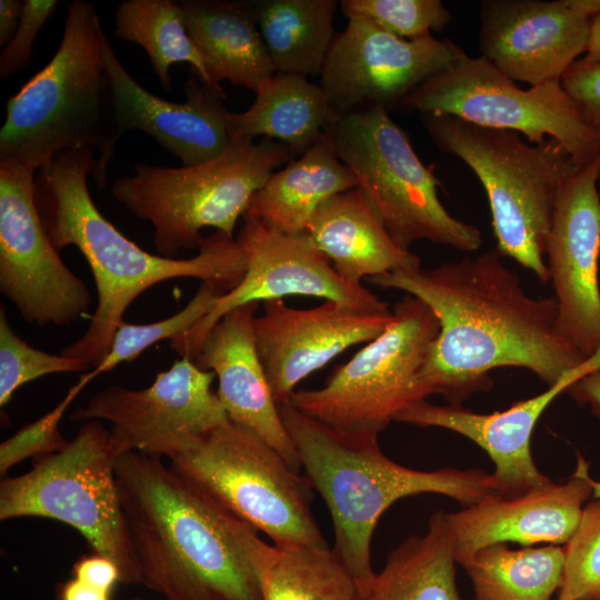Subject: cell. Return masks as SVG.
Here are the masks:
<instances>
[{
    "label": "cell",
    "mask_w": 600,
    "mask_h": 600,
    "mask_svg": "<svg viewBox=\"0 0 600 600\" xmlns=\"http://www.w3.org/2000/svg\"><path fill=\"white\" fill-rule=\"evenodd\" d=\"M500 257L489 250L368 279L418 298L436 316L439 333L420 373L428 397L460 406L490 389L489 372L501 367L527 369L549 387L588 359L560 333L554 297L529 296Z\"/></svg>",
    "instance_id": "cell-1"
},
{
    "label": "cell",
    "mask_w": 600,
    "mask_h": 600,
    "mask_svg": "<svg viewBox=\"0 0 600 600\" xmlns=\"http://www.w3.org/2000/svg\"><path fill=\"white\" fill-rule=\"evenodd\" d=\"M116 476L140 584L166 600H261L257 529L161 458L123 453Z\"/></svg>",
    "instance_id": "cell-2"
},
{
    "label": "cell",
    "mask_w": 600,
    "mask_h": 600,
    "mask_svg": "<svg viewBox=\"0 0 600 600\" xmlns=\"http://www.w3.org/2000/svg\"><path fill=\"white\" fill-rule=\"evenodd\" d=\"M97 154L93 149L57 153L34 176L37 209L54 249L76 247L87 260L97 288V308L83 334L61 353L98 367L131 303L151 287L176 278H194L222 294L246 273V256L236 238L216 231L198 253L171 259L144 251L122 234L96 207L87 178Z\"/></svg>",
    "instance_id": "cell-3"
},
{
    "label": "cell",
    "mask_w": 600,
    "mask_h": 600,
    "mask_svg": "<svg viewBox=\"0 0 600 600\" xmlns=\"http://www.w3.org/2000/svg\"><path fill=\"white\" fill-rule=\"evenodd\" d=\"M279 412L307 480L329 509L333 551L359 589L374 574L371 564L374 528L397 500L437 493L468 507L489 494H501L492 473L481 469H411L382 452L378 432L332 427L289 402L279 406Z\"/></svg>",
    "instance_id": "cell-4"
},
{
    "label": "cell",
    "mask_w": 600,
    "mask_h": 600,
    "mask_svg": "<svg viewBox=\"0 0 600 600\" xmlns=\"http://www.w3.org/2000/svg\"><path fill=\"white\" fill-rule=\"evenodd\" d=\"M102 23L93 3L73 0L67 7L62 39L51 60L6 106L0 130V161L38 171L69 149L97 151L92 177L107 184L116 149L103 63Z\"/></svg>",
    "instance_id": "cell-5"
},
{
    "label": "cell",
    "mask_w": 600,
    "mask_h": 600,
    "mask_svg": "<svg viewBox=\"0 0 600 600\" xmlns=\"http://www.w3.org/2000/svg\"><path fill=\"white\" fill-rule=\"evenodd\" d=\"M433 143L461 159L481 182L497 251L547 283L546 250L563 182L580 169L556 139L527 143L516 131L476 126L449 114H421Z\"/></svg>",
    "instance_id": "cell-6"
},
{
    "label": "cell",
    "mask_w": 600,
    "mask_h": 600,
    "mask_svg": "<svg viewBox=\"0 0 600 600\" xmlns=\"http://www.w3.org/2000/svg\"><path fill=\"white\" fill-rule=\"evenodd\" d=\"M293 157L286 146L269 139L232 140L220 156L197 166L136 163L132 174L113 182L111 193L152 224L158 254L176 259L183 250L199 249L206 228L234 238L253 194Z\"/></svg>",
    "instance_id": "cell-7"
},
{
    "label": "cell",
    "mask_w": 600,
    "mask_h": 600,
    "mask_svg": "<svg viewBox=\"0 0 600 600\" xmlns=\"http://www.w3.org/2000/svg\"><path fill=\"white\" fill-rule=\"evenodd\" d=\"M322 138L353 172L402 249L429 240L477 251L480 229L451 216L438 197L441 181L413 150L408 134L380 107L337 114Z\"/></svg>",
    "instance_id": "cell-8"
},
{
    "label": "cell",
    "mask_w": 600,
    "mask_h": 600,
    "mask_svg": "<svg viewBox=\"0 0 600 600\" xmlns=\"http://www.w3.org/2000/svg\"><path fill=\"white\" fill-rule=\"evenodd\" d=\"M112 437L87 421L61 450L37 458L28 472L0 482V520L40 517L63 522L93 552L117 563L121 582L140 584L121 508Z\"/></svg>",
    "instance_id": "cell-9"
},
{
    "label": "cell",
    "mask_w": 600,
    "mask_h": 600,
    "mask_svg": "<svg viewBox=\"0 0 600 600\" xmlns=\"http://www.w3.org/2000/svg\"><path fill=\"white\" fill-rule=\"evenodd\" d=\"M169 460L274 544L328 546L306 476L252 430L229 420Z\"/></svg>",
    "instance_id": "cell-10"
},
{
    "label": "cell",
    "mask_w": 600,
    "mask_h": 600,
    "mask_svg": "<svg viewBox=\"0 0 600 600\" xmlns=\"http://www.w3.org/2000/svg\"><path fill=\"white\" fill-rule=\"evenodd\" d=\"M438 333L433 312L407 294L393 306L381 334L339 366L323 387L297 390L289 403L332 427L380 433L428 398L420 373Z\"/></svg>",
    "instance_id": "cell-11"
},
{
    "label": "cell",
    "mask_w": 600,
    "mask_h": 600,
    "mask_svg": "<svg viewBox=\"0 0 600 600\" xmlns=\"http://www.w3.org/2000/svg\"><path fill=\"white\" fill-rule=\"evenodd\" d=\"M403 111L449 114L516 131L530 143L558 140L579 168L600 160V130L587 123L560 80L521 89L483 57L466 52L399 104Z\"/></svg>",
    "instance_id": "cell-12"
},
{
    "label": "cell",
    "mask_w": 600,
    "mask_h": 600,
    "mask_svg": "<svg viewBox=\"0 0 600 600\" xmlns=\"http://www.w3.org/2000/svg\"><path fill=\"white\" fill-rule=\"evenodd\" d=\"M212 371L180 358L143 389L109 386L69 418L107 421L118 456L140 452L171 459L200 437L229 421L211 386Z\"/></svg>",
    "instance_id": "cell-13"
},
{
    "label": "cell",
    "mask_w": 600,
    "mask_h": 600,
    "mask_svg": "<svg viewBox=\"0 0 600 600\" xmlns=\"http://www.w3.org/2000/svg\"><path fill=\"white\" fill-rule=\"evenodd\" d=\"M34 176L22 164L0 161V291L26 322L68 326L89 309L91 294L48 238Z\"/></svg>",
    "instance_id": "cell-14"
},
{
    "label": "cell",
    "mask_w": 600,
    "mask_h": 600,
    "mask_svg": "<svg viewBox=\"0 0 600 600\" xmlns=\"http://www.w3.org/2000/svg\"><path fill=\"white\" fill-rule=\"evenodd\" d=\"M242 218L236 239L246 256L244 277L234 289L219 296L211 310L191 329L170 341L181 358L194 360L210 329L231 310L251 302L300 294L333 301L358 312L391 311L369 289L341 278L306 233L286 234L251 217Z\"/></svg>",
    "instance_id": "cell-15"
},
{
    "label": "cell",
    "mask_w": 600,
    "mask_h": 600,
    "mask_svg": "<svg viewBox=\"0 0 600 600\" xmlns=\"http://www.w3.org/2000/svg\"><path fill=\"white\" fill-rule=\"evenodd\" d=\"M463 53L449 39L432 34L402 39L364 18L351 17L333 39L320 86L337 114L372 107L389 112Z\"/></svg>",
    "instance_id": "cell-16"
},
{
    "label": "cell",
    "mask_w": 600,
    "mask_h": 600,
    "mask_svg": "<svg viewBox=\"0 0 600 600\" xmlns=\"http://www.w3.org/2000/svg\"><path fill=\"white\" fill-rule=\"evenodd\" d=\"M600 160L562 184L546 250L560 333L586 358L600 350Z\"/></svg>",
    "instance_id": "cell-17"
},
{
    "label": "cell",
    "mask_w": 600,
    "mask_h": 600,
    "mask_svg": "<svg viewBox=\"0 0 600 600\" xmlns=\"http://www.w3.org/2000/svg\"><path fill=\"white\" fill-rule=\"evenodd\" d=\"M107 72L111 143L124 132L140 130L176 156L183 167L210 161L231 143L232 113L222 88L203 83L194 73L184 82L186 101L161 99L139 84L118 59L107 36L102 39Z\"/></svg>",
    "instance_id": "cell-18"
},
{
    "label": "cell",
    "mask_w": 600,
    "mask_h": 600,
    "mask_svg": "<svg viewBox=\"0 0 600 600\" xmlns=\"http://www.w3.org/2000/svg\"><path fill=\"white\" fill-rule=\"evenodd\" d=\"M391 319L392 309L366 313L329 300L311 309L291 308L282 299L263 302L253 336L276 403H288L304 378L346 349L377 338Z\"/></svg>",
    "instance_id": "cell-19"
},
{
    "label": "cell",
    "mask_w": 600,
    "mask_h": 600,
    "mask_svg": "<svg viewBox=\"0 0 600 600\" xmlns=\"http://www.w3.org/2000/svg\"><path fill=\"white\" fill-rule=\"evenodd\" d=\"M479 19L480 56L530 87L559 81L590 38L591 20L568 0H484Z\"/></svg>",
    "instance_id": "cell-20"
},
{
    "label": "cell",
    "mask_w": 600,
    "mask_h": 600,
    "mask_svg": "<svg viewBox=\"0 0 600 600\" xmlns=\"http://www.w3.org/2000/svg\"><path fill=\"white\" fill-rule=\"evenodd\" d=\"M589 463L579 456L573 474L520 496L489 494L456 512H443L457 564L480 549L516 542L566 546L573 536L586 502L593 496Z\"/></svg>",
    "instance_id": "cell-21"
},
{
    "label": "cell",
    "mask_w": 600,
    "mask_h": 600,
    "mask_svg": "<svg viewBox=\"0 0 600 600\" xmlns=\"http://www.w3.org/2000/svg\"><path fill=\"white\" fill-rule=\"evenodd\" d=\"M599 369L598 359L590 357L544 392L516 402L503 411L477 413L458 404L440 406L421 400L399 413L394 421L442 428L468 438L493 462L492 476L501 496H520L551 482L539 471L531 453V438L538 420L574 381Z\"/></svg>",
    "instance_id": "cell-22"
},
{
    "label": "cell",
    "mask_w": 600,
    "mask_h": 600,
    "mask_svg": "<svg viewBox=\"0 0 600 600\" xmlns=\"http://www.w3.org/2000/svg\"><path fill=\"white\" fill-rule=\"evenodd\" d=\"M258 307L259 302H251L224 314L210 329L193 361L216 373L217 394L229 420L256 432L299 472L296 447L281 420L254 341Z\"/></svg>",
    "instance_id": "cell-23"
},
{
    "label": "cell",
    "mask_w": 600,
    "mask_h": 600,
    "mask_svg": "<svg viewBox=\"0 0 600 600\" xmlns=\"http://www.w3.org/2000/svg\"><path fill=\"white\" fill-rule=\"evenodd\" d=\"M304 233L338 274L353 286H362L363 278L421 268L419 256L394 242L359 187L320 206Z\"/></svg>",
    "instance_id": "cell-24"
},
{
    "label": "cell",
    "mask_w": 600,
    "mask_h": 600,
    "mask_svg": "<svg viewBox=\"0 0 600 600\" xmlns=\"http://www.w3.org/2000/svg\"><path fill=\"white\" fill-rule=\"evenodd\" d=\"M188 34L203 58L210 86L230 81L254 92L276 73L250 1H177Z\"/></svg>",
    "instance_id": "cell-25"
},
{
    "label": "cell",
    "mask_w": 600,
    "mask_h": 600,
    "mask_svg": "<svg viewBox=\"0 0 600 600\" xmlns=\"http://www.w3.org/2000/svg\"><path fill=\"white\" fill-rule=\"evenodd\" d=\"M357 187L353 172L321 137L299 159L269 177L243 216L286 234H301L320 206Z\"/></svg>",
    "instance_id": "cell-26"
},
{
    "label": "cell",
    "mask_w": 600,
    "mask_h": 600,
    "mask_svg": "<svg viewBox=\"0 0 600 600\" xmlns=\"http://www.w3.org/2000/svg\"><path fill=\"white\" fill-rule=\"evenodd\" d=\"M337 116L320 84L308 78L276 72L256 91L247 110L232 113V140L257 137L286 146L293 156H302Z\"/></svg>",
    "instance_id": "cell-27"
},
{
    "label": "cell",
    "mask_w": 600,
    "mask_h": 600,
    "mask_svg": "<svg viewBox=\"0 0 600 600\" xmlns=\"http://www.w3.org/2000/svg\"><path fill=\"white\" fill-rule=\"evenodd\" d=\"M456 557L443 512L430 517L423 536L394 548L383 568L359 589L360 600H463Z\"/></svg>",
    "instance_id": "cell-28"
},
{
    "label": "cell",
    "mask_w": 600,
    "mask_h": 600,
    "mask_svg": "<svg viewBox=\"0 0 600 600\" xmlns=\"http://www.w3.org/2000/svg\"><path fill=\"white\" fill-rule=\"evenodd\" d=\"M261 600H360L359 586L329 546L269 544L251 550Z\"/></svg>",
    "instance_id": "cell-29"
},
{
    "label": "cell",
    "mask_w": 600,
    "mask_h": 600,
    "mask_svg": "<svg viewBox=\"0 0 600 600\" xmlns=\"http://www.w3.org/2000/svg\"><path fill=\"white\" fill-rule=\"evenodd\" d=\"M276 72L320 76L336 37V0L250 1Z\"/></svg>",
    "instance_id": "cell-30"
},
{
    "label": "cell",
    "mask_w": 600,
    "mask_h": 600,
    "mask_svg": "<svg viewBox=\"0 0 600 600\" xmlns=\"http://www.w3.org/2000/svg\"><path fill=\"white\" fill-rule=\"evenodd\" d=\"M476 600H550L564 576V546L511 549L494 543L463 566Z\"/></svg>",
    "instance_id": "cell-31"
},
{
    "label": "cell",
    "mask_w": 600,
    "mask_h": 600,
    "mask_svg": "<svg viewBox=\"0 0 600 600\" xmlns=\"http://www.w3.org/2000/svg\"><path fill=\"white\" fill-rule=\"evenodd\" d=\"M114 34L147 52L164 91L170 90V68L177 62L189 63L190 71L210 86L203 58L188 34L177 1H121L114 12Z\"/></svg>",
    "instance_id": "cell-32"
},
{
    "label": "cell",
    "mask_w": 600,
    "mask_h": 600,
    "mask_svg": "<svg viewBox=\"0 0 600 600\" xmlns=\"http://www.w3.org/2000/svg\"><path fill=\"white\" fill-rule=\"evenodd\" d=\"M222 293L209 283L201 282L196 294L174 314L149 323L122 322L117 329L111 348L103 361L92 371V378L113 370L123 362H131L154 343L173 340L191 329L213 307Z\"/></svg>",
    "instance_id": "cell-33"
},
{
    "label": "cell",
    "mask_w": 600,
    "mask_h": 600,
    "mask_svg": "<svg viewBox=\"0 0 600 600\" xmlns=\"http://www.w3.org/2000/svg\"><path fill=\"white\" fill-rule=\"evenodd\" d=\"M87 362L52 354L31 347L10 327L6 310L0 309V406L6 407L23 384L47 374L88 372Z\"/></svg>",
    "instance_id": "cell-34"
},
{
    "label": "cell",
    "mask_w": 600,
    "mask_h": 600,
    "mask_svg": "<svg viewBox=\"0 0 600 600\" xmlns=\"http://www.w3.org/2000/svg\"><path fill=\"white\" fill-rule=\"evenodd\" d=\"M347 18H364L402 39H418L442 30L452 19L439 0H342Z\"/></svg>",
    "instance_id": "cell-35"
},
{
    "label": "cell",
    "mask_w": 600,
    "mask_h": 600,
    "mask_svg": "<svg viewBox=\"0 0 600 600\" xmlns=\"http://www.w3.org/2000/svg\"><path fill=\"white\" fill-rule=\"evenodd\" d=\"M566 548L557 600H600V498L587 503Z\"/></svg>",
    "instance_id": "cell-36"
},
{
    "label": "cell",
    "mask_w": 600,
    "mask_h": 600,
    "mask_svg": "<svg viewBox=\"0 0 600 600\" xmlns=\"http://www.w3.org/2000/svg\"><path fill=\"white\" fill-rule=\"evenodd\" d=\"M92 379L90 371L83 373L52 410L23 426L12 437L1 442L0 473L2 476L11 467L29 457L40 458L66 447L68 440L60 432V421L73 399Z\"/></svg>",
    "instance_id": "cell-37"
},
{
    "label": "cell",
    "mask_w": 600,
    "mask_h": 600,
    "mask_svg": "<svg viewBox=\"0 0 600 600\" xmlns=\"http://www.w3.org/2000/svg\"><path fill=\"white\" fill-rule=\"evenodd\" d=\"M57 0H23L19 26L0 54V77L8 79L31 61L33 42L58 7Z\"/></svg>",
    "instance_id": "cell-38"
},
{
    "label": "cell",
    "mask_w": 600,
    "mask_h": 600,
    "mask_svg": "<svg viewBox=\"0 0 600 600\" xmlns=\"http://www.w3.org/2000/svg\"><path fill=\"white\" fill-rule=\"evenodd\" d=\"M560 82L587 123L600 130V61L578 59Z\"/></svg>",
    "instance_id": "cell-39"
},
{
    "label": "cell",
    "mask_w": 600,
    "mask_h": 600,
    "mask_svg": "<svg viewBox=\"0 0 600 600\" xmlns=\"http://www.w3.org/2000/svg\"><path fill=\"white\" fill-rule=\"evenodd\" d=\"M71 573L73 578L109 592L121 582V572L117 563L96 552L78 559L72 566Z\"/></svg>",
    "instance_id": "cell-40"
},
{
    "label": "cell",
    "mask_w": 600,
    "mask_h": 600,
    "mask_svg": "<svg viewBox=\"0 0 600 600\" xmlns=\"http://www.w3.org/2000/svg\"><path fill=\"white\" fill-rule=\"evenodd\" d=\"M580 406H588L600 418V370L574 381L566 391ZM593 497L600 498V481L593 482Z\"/></svg>",
    "instance_id": "cell-41"
},
{
    "label": "cell",
    "mask_w": 600,
    "mask_h": 600,
    "mask_svg": "<svg viewBox=\"0 0 600 600\" xmlns=\"http://www.w3.org/2000/svg\"><path fill=\"white\" fill-rule=\"evenodd\" d=\"M57 600H113L112 592L71 578L57 588Z\"/></svg>",
    "instance_id": "cell-42"
},
{
    "label": "cell",
    "mask_w": 600,
    "mask_h": 600,
    "mask_svg": "<svg viewBox=\"0 0 600 600\" xmlns=\"http://www.w3.org/2000/svg\"><path fill=\"white\" fill-rule=\"evenodd\" d=\"M23 9L21 0H0V47L3 48L14 36Z\"/></svg>",
    "instance_id": "cell-43"
},
{
    "label": "cell",
    "mask_w": 600,
    "mask_h": 600,
    "mask_svg": "<svg viewBox=\"0 0 600 600\" xmlns=\"http://www.w3.org/2000/svg\"><path fill=\"white\" fill-rule=\"evenodd\" d=\"M583 59L600 61V14L591 20L590 38Z\"/></svg>",
    "instance_id": "cell-44"
},
{
    "label": "cell",
    "mask_w": 600,
    "mask_h": 600,
    "mask_svg": "<svg viewBox=\"0 0 600 600\" xmlns=\"http://www.w3.org/2000/svg\"><path fill=\"white\" fill-rule=\"evenodd\" d=\"M568 3L590 20L600 14V0H568Z\"/></svg>",
    "instance_id": "cell-45"
},
{
    "label": "cell",
    "mask_w": 600,
    "mask_h": 600,
    "mask_svg": "<svg viewBox=\"0 0 600 600\" xmlns=\"http://www.w3.org/2000/svg\"><path fill=\"white\" fill-rule=\"evenodd\" d=\"M128 600H166L163 598H158V599H144V598H141V597H136V598H131V599H128Z\"/></svg>",
    "instance_id": "cell-46"
}]
</instances>
